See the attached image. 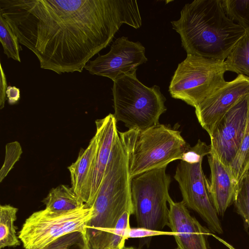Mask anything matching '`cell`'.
Listing matches in <instances>:
<instances>
[{
  "label": "cell",
  "mask_w": 249,
  "mask_h": 249,
  "mask_svg": "<svg viewBox=\"0 0 249 249\" xmlns=\"http://www.w3.org/2000/svg\"><path fill=\"white\" fill-rule=\"evenodd\" d=\"M0 15L40 67L81 72L123 24H142L136 0H0Z\"/></svg>",
  "instance_id": "cell-1"
},
{
  "label": "cell",
  "mask_w": 249,
  "mask_h": 249,
  "mask_svg": "<svg viewBox=\"0 0 249 249\" xmlns=\"http://www.w3.org/2000/svg\"><path fill=\"white\" fill-rule=\"evenodd\" d=\"M187 54L225 61L246 30L226 14L220 0L186 3L171 22Z\"/></svg>",
  "instance_id": "cell-2"
},
{
  "label": "cell",
  "mask_w": 249,
  "mask_h": 249,
  "mask_svg": "<svg viewBox=\"0 0 249 249\" xmlns=\"http://www.w3.org/2000/svg\"><path fill=\"white\" fill-rule=\"evenodd\" d=\"M131 179L127 152L118 133L85 228L88 244L101 232L115 228L125 212L133 214Z\"/></svg>",
  "instance_id": "cell-3"
},
{
  "label": "cell",
  "mask_w": 249,
  "mask_h": 249,
  "mask_svg": "<svg viewBox=\"0 0 249 249\" xmlns=\"http://www.w3.org/2000/svg\"><path fill=\"white\" fill-rule=\"evenodd\" d=\"M119 134L127 152L131 178L181 160L190 146L180 131L162 124L143 130L119 131Z\"/></svg>",
  "instance_id": "cell-4"
},
{
  "label": "cell",
  "mask_w": 249,
  "mask_h": 249,
  "mask_svg": "<svg viewBox=\"0 0 249 249\" xmlns=\"http://www.w3.org/2000/svg\"><path fill=\"white\" fill-rule=\"evenodd\" d=\"M112 88L113 114L129 129L143 130L159 124L166 111V98L160 87H148L137 78L136 71L120 76Z\"/></svg>",
  "instance_id": "cell-5"
},
{
  "label": "cell",
  "mask_w": 249,
  "mask_h": 249,
  "mask_svg": "<svg viewBox=\"0 0 249 249\" xmlns=\"http://www.w3.org/2000/svg\"><path fill=\"white\" fill-rule=\"evenodd\" d=\"M227 71L225 61L187 54L172 77L169 93L195 108L227 83Z\"/></svg>",
  "instance_id": "cell-6"
},
{
  "label": "cell",
  "mask_w": 249,
  "mask_h": 249,
  "mask_svg": "<svg viewBox=\"0 0 249 249\" xmlns=\"http://www.w3.org/2000/svg\"><path fill=\"white\" fill-rule=\"evenodd\" d=\"M166 167L155 169L131 179V195L133 214L138 227L161 231L169 225L167 203L171 178Z\"/></svg>",
  "instance_id": "cell-7"
},
{
  "label": "cell",
  "mask_w": 249,
  "mask_h": 249,
  "mask_svg": "<svg viewBox=\"0 0 249 249\" xmlns=\"http://www.w3.org/2000/svg\"><path fill=\"white\" fill-rule=\"evenodd\" d=\"M93 208L85 205L65 213L46 209L33 213L25 221L18 232L24 249H42L56 239L75 231H85Z\"/></svg>",
  "instance_id": "cell-8"
},
{
  "label": "cell",
  "mask_w": 249,
  "mask_h": 249,
  "mask_svg": "<svg viewBox=\"0 0 249 249\" xmlns=\"http://www.w3.org/2000/svg\"><path fill=\"white\" fill-rule=\"evenodd\" d=\"M202 163V161L191 164L181 160L174 178L179 185L185 206L197 213L212 231L221 234L222 226L210 198L209 181L203 173Z\"/></svg>",
  "instance_id": "cell-9"
},
{
  "label": "cell",
  "mask_w": 249,
  "mask_h": 249,
  "mask_svg": "<svg viewBox=\"0 0 249 249\" xmlns=\"http://www.w3.org/2000/svg\"><path fill=\"white\" fill-rule=\"evenodd\" d=\"M249 123V94L241 99L219 121L212 134L211 153L229 169Z\"/></svg>",
  "instance_id": "cell-10"
},
{
  "label": "cell",
  "mask_w": 249,
  "mask_h": 249,
  "mask_svg": "<svg viewBox=\"0 0 249 249\" xmlns=\"http://www.w3.org/2000/svg\"><path fill=\"white\" fill-rule=\"evenodd\" d=\"M145 49L139 41L129 40L127 37L117 38L109 51L89 60L85 68L92 75L107 77L113 81L121 75L136 71L146 63Z\"/></svg>",
  "instance_id": "cell-11"
},
{
  "label": "cell",
  "mask_w": 249,
  "mask_h": 249,
  "mask_svg": "<svg viewBox=\"0 0 249 249\" xmlns=\"http://www.w3.org/2000/svg\"><path fill=\"white\" fill-rule=\"evenodd\" d=\"M249 94V76L238 75L205 99L195 113L202 127L210 136L221 118L241 99Z\"/></svg>",
  "instance_id": "cell-12"
},
{
  "label": "cell",
  "mask_w": 249,
  "mask_h": 249,
  "mask_svg": "<svg viewBox=\"0 0 249 249\" xmlns=\"http://www.w3.org/2000/svg\"><path fill=\"white\" fill-rule=\"evenodd\" d=\"M169 204V225L178 249H207L205 236L208 231L191 215L183 202Z\"/></svg>",
  "instance_id": "cell-13"
},
{
  "label": "cell",
  "mask_w": 249,
  "mask_h": 249,
  "mask_svg": "<svg viewBox=\"0 0 249 249\" xmlns=\"http://www.w3.org/2000/svg\"><path fill=\"white\" fill-rule=\"evenodd\" d=\"M113 114L95 121V135L98 140V150L89 208L92 207L105 174L113 144L119 131Z\"/></svg>",
  "instance_id": "cell-14"
},
{
  "label": "cell",
  "mask_w": 249,
  "mask_h": 249,
  "mask_svg": "<svg viewBox=\"0 0 249 249\" xmlns=\"http://www.w3.org/2000/svg\"><path fill=\"white\" fill-rule=\"evenodd\" d=\"M98 145V140L94 135L88 147L80 150L76 161L68 167L71 175V187L87 208H89Z\"/></svg>",
  "instance_id": "cell-15"
},
{
  "label": "cell",
  "mask_w": 249,
  "mask_h": 249,
  "mask_svg": "<svg viewBox=\"0 0 249 249\" xmlns=\"http://www.w3.org/2000/svg\"><path fill=\"white\" fill-rule=\"evenodd\" d=\"M208 160L211 171L209 195L217 214L223 215L234 202L236 191L229 169L212 153Z\"/></svg>",
  "instance_id": "cell-16"
},
{
  "label": "cell",
  "mask_w": 249,
  "mask_h": 249,
  "mask_svg": "<svg viewBox=\"0 0 249 249\" xmlns=\"http://www.w3.org/2000/svg\"><path fill=\"white\" fill-rule=\"evenodd\" d=\"M131 213L125 212L119 219L115 228L101 232L90 244V249H122L124 246L129 231Z\"/></svg>",
  "instance_id": "cell-17"
},
{
  "label": "cell",
  "mask_w": 249,
  "mask_h": 249,
  "mask_svg": "<svg viewBox=\"0 0 249 249\" xmlns=\"http://www.w3.org/2000/svg\"><path fill=\"white\" fill-rule=\"evenodd\" d=\"M42 202L45 209L60 213L79 209L85 205L71 187L63 184L52 188Z\"/></svg>",
  "instance_id": "cell-18"
},
{
  "label": "cell",
  "mask_w": 249,
  "mask_h": 249,
  "mask_svg": "<svg viewBox=\"0 0 249 249\" xmlns=\"http://www.w3.org/2000/svg\"><path fill=\"white\" fill-rule=\"evenodd\" d=\"M18 209L10 205L0 206V249L20 245L14 222Z\"/></svg>",
  "instance_id": "cell-19"
},
{
  "label": "cell",
  "mask_w": 249,
  "mask_h": 249,
  "mask_svg": "<svg viewBox=\"0 0 249 249\" xmlns=\"http://www.w3.org/2000/svg\"><path fill=\"white\" fill-rule=\"evenodd\" d=\"M227 71L249 76V29L237 41L225 61Z\"/></svg>",
  "instance_id": "cell-20"
},
{
  "label": "cell",
  "mask_w": 249,
  "mask_h": 249,
  "mask_svg": "<svg viewBox=\"0 0 249 249\" xmlns=\"http://www.w3.org/2000/svg\"><path fill=\"white\" fill-rule=\"evenodd\" d=\"M229 170L237 193L242 180L249 172V123L236 155Z\"/></svg>",
  "instance_id": "cell-21"
},
{
  "label": "cell",
  "mask_w": 249,
  "mask_h": 249,
  "mask_svg": "<svg viewBox=\"0 0 249 249\" xmlns=\"http://www.w3.org/2000/svg\"><path fill=\"white\" fill-rule=\"evenodd\" d=\"M0 41L3 53L8 58L21 62L19 52L22 51L18 39L12 29L2 17L0 15Z\"/></svg>",
  "instance_id": "cell-22"
},
{
  "label": "cell",
  "mask_w": 249,
  "mask_h": 249,
  "mask_svg": "<svg viewBox=\"0 0 249 249\" xmlns=\"http://www.w3.org/2000/svg\"><path fill=\"white\" fill-rule=\"evenodd\" d=\"M223 8L227 16L235 21L245 30L249 29V0H221Z\"/></svg>",
  "instance_id": "cell-23"
},
{
  "label": "cell",
  "mask_w": 249,
  "mask_h": 249,
  "mask_svg": "<svg viewBox=\"0 0 249 249\" xmlns=\"http://www.w3.org/2000/svg\"><path fill=\"white\" fill-rule=\"evenodd\" d=\"M42 249H90L86 231H75L56 239Z\"/></svg>",
  "instance_id": "cell-24"
},
{
  "label": "cell",
  "mask_w": 249,
  "mask_h": 249,
  "mask_svg": "<svg viewBox=\"0 0 249 249\" xmlns=\"http://www.w3.org/2000/svg\"><path fill=\"white\" fill-rule=\"evenodd\" d=\"M233 203L237 213L249 227V172L242 180Z\"/></svg>",
  "instance_id": "cell-25"
},
{
  "label": "cell",
  "mask_w": 249,
  "mask_h": 249,
  "mask_svg": "<svg viewBox=\"0 0 249 249\" xmlns=\"http://www.w3.org/2000/svg\"><path fill=\"white\" fill-rule=\"evenodd\" d=\"M22 153V148L18 142H11L6 145L5 160L0 170V182L19 160Z\"/></svg>",
  "instance_id": "cell-26"
},
{
  "label": "cell",
  "mask_w": 249,
  "mask_h": 249,
  "mask_svg": "<svg viewBox=\"0 0 249 249\" xmlns=\"http://www.w3.org/2000/svg\"><path fill=\"white\" fill-rule=\"evenodd\" d=\"M211 153L210 145L198 140L197 143L193 147L190 146L183 154L181 160L188 163H198L203 160L205 156Z\"/></svg>",
  "instance_id": "cell-27"
},
{
  "label": "cell",
  "mask_w": 249,
  "mask_h": 249,
  "mask_svg": "<svg viewBox=\"0 0 249 249\" xmlns=\"http://www.w3.org/2000/svg\"><path fill=\"white\" fill-rule=\"evenodd\" d=\"M160 235H174V233L162 231H156L142 228H130L127 233L129 238H142Z\"/></svg>",
  "instance_id": "cell-28"
},
{
  "label": "cell",
  "mask_w": 249,
  "mask_h": 249,
  "mask_svg": "<svg viewBox=\"0 0 249 249\" xmlns=\"http://www.w3.org/2000/svg\"><path fill=\"white\" fill-rule=\"evenodd\" d=\"M0 109H2L4 107L6 100V90L8 88L6 76L2 69L1 64H0Z\"/></svg>",
  "instance_id": "cell-29"
},
{
  "label": "cell",
  "mask_w": 249,
  "mask_h": 249,
  "mask_svg": "<svg viewBox=\"0 0 249 249\" xmlns=\"http://www.w3.org/2000/svg\"><path fill=\"white\" fill-rule=\"evenodd\" d=\"M6 93L10 105L15 104L20 99L19 89L15 86H8Z\"/></svg>",
  "instance_id": "cell-30"
},
{
  "label": "cell",
  "mask_w": 249,
  "mask_h": 249,
  "mask_svg": "<svg viewBox=\"0 0 249 249\" xmlns=\"http://www.w3.org/2000/svg\"><path fill=\"white\" fill-rule=\"evenodd\" d=\"M122 249H135L134 248H133V247H124Z\"/></svg>",
  "instance_id": "cell-31"
},
{
  "label": "cell",
  "mask_w": 249,
  "mask_h": 249,
  "mask_svg": "<svg viewBox=\"0 0 249 249\" xmlns=\"http://www.w3.org/2000/svg\"><path fill=\"white\" fill-rule=\"evenodd\" d=\"M177 249H178V248H177Z\"/></svg>",
  "instance_id": "cell-32"
}]
</instances>
